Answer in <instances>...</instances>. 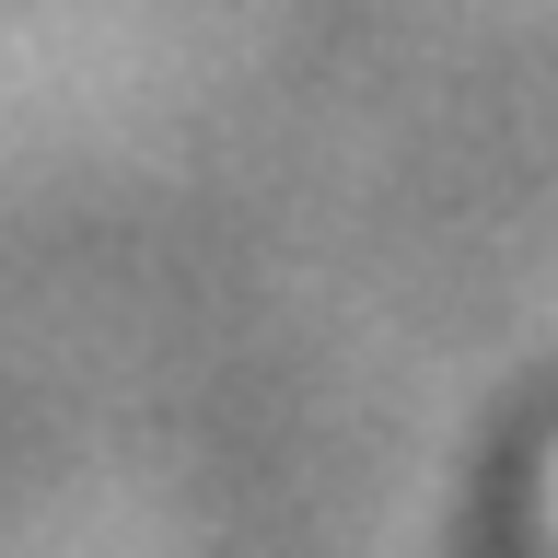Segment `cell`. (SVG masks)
<instances>
[{
  "instance_id": "6da1fadb",
  "label": "cell",
  "mask_w": 558,
  "mask_h": 558,
  "mask_svg": "<svg viewBox=\"0 0 558 558\" xmlns=\"http://www.w3.org/2000/svg\"><path fill=\"white\" fill-rule=\"evenodd\" d=\"M512 558H558V465H535V535Z\"/></svg>"
}]
</instances>
